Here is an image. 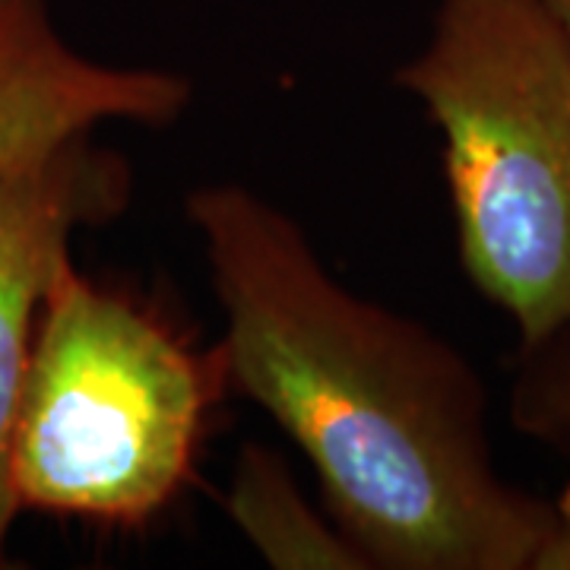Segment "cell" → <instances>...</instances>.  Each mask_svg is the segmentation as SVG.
<instances>
[{"mask_svg": "<svg viewBox=\"0 0 570 570\" xmlns=\"http://www.w3.org/2000/svg\"><path fill=\"white\" fill-rule=\"evenodd\" d=\"M187 219L223 305L228 384L302 450L367 568L530 570L549 501L494 466L466 355L346 288L245 184L190 190Z\"/></svg>", "mask_w": 570, "mask_h": 570, "instance_id": "6da1fadb", "label": "cell"}, {"mask_svg": "<svg viewBox=\"0 0 570 570\" xmlns=\"http://www.w3.org/2000/svg\"><path fill=\"white\" fill-rule=\"evenodd\" d=\"M393 82L441 134L469 283L520 343L570 321V39L539 0H438Z\"/></svg>", "mask_w": 570, "mask_h": 570, "instance_id": "7a4b0ae2", "label": "cell"}, {"mask_svg": "<svg viewBox=\"0 0 570 570\" xmlns=\"http://www.w3.org/2000/svg\"><path fill=\"white\" fill-rule=\"evenodd\" d=\"M530 570H570V485L549 501V520L532 551Z\"/></svg>", "mask_w": 570, "mask_h": 570, "instance_id": "ba28073f", "label": "cell"}, {"mask_svg": "<svg viewBox=\"0 0 570 570\" xmlns=\"http://www.w3.org/2000/svg\"><path fill=\"white\" fill-rule=\"evenodd\" d=\"M223 348H194L153 305L73 257L45 288L10 448L17 508L146 530L194 479Z\"/></svg>", "mask_w": 570, "mask_h": 570, "instance_id": "3957f363", "label": "cell"}, {"mask_svg": "<svg viewBox=\"0 0 570 570\" xmlns=\"http://www.w3.org/2000/svg\"><path fill=\"white\" fill-rule=\"evenodd\" d=\"M3 3H10V0H0V7H3Z\"/></svg>", "mask_w": 570, "mask_h": 570, "instance_id": "30bf717a", "label": "cell"}, {"mask_svg": "<svg viewBox=\"0 0 570 570\" xmlns=\"http://www.w3.org/2000/svg\"><path fill=\"white\" fill-rule=\"evenodd\" d=\"M225 513L269 568L371 570L333 517L314 510L283 456L264 444H245L238 453Z\"/></svg>", "mask_w": 570, "mask_h": 570, "instance_id": "8992f818", "label": "cell"}, {"mask_svg": "<svg viewBox=\"0 0 570 570\" xmlns=\"http://www.w3.org/2000/svg\"><path fill=\"white\" fill-rule=\"evenodd\" d=\"M539 3L549 10L551 20L558 22L564 29V36L570 39V0H539Z\"/></svg>", "mask_w": 570, "mask_h": 570, "instance_id": "9c48e42d", "label": "cell"}, {"mask_svg": "<svg viewBox=\"0 0 570 570\" xmlns=\"http://www.w3.org/2000/svg\"><path fill=\"white\" fill-rule=\"evenodd\" d=\"M510 422L570 456V321L520 343L510 381Z\"/></svg>", "mask_w": 570, "mask_h": 570, "instance_id": "52a82bcc", "label": "cell"}, {"mask_svg": "<svg viewBox=\"0 0 570 570\" xmlns=\"http://www.w3.org/2000/svg\"><path fill=\"white\" fill-rule=\"evenodd\" d=\"M130 194L127 159L92 134L0 165V568L20 517L10 448L45 288L73 257L77 235L115 223Z\"/></svg>", "mask_w": 570, "mask_h": 570, "instance_id": "277c9868", "label": "cell"}, {"mask_svg": "<svg viewBox=\"0 0 570 570\" xmlns=\"http://www.w3.org/2000/svg\"><path fill=\"white\" fill-rule=\"evenodd\" d=\"M190 105L184 73L82 55L58 32L45 0L0 7V165L111 121L168 127Z\"/></svg>", "mask_w": 570, "mask_h": 570, "instance_id": "5b68a950", "label": "cell"}]
</instances>
